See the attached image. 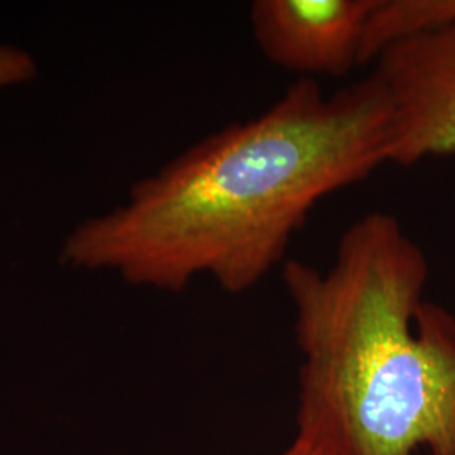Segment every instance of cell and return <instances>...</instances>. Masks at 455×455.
Listing matches in <instances>:
<instances>
[{"label": "cell", "mask_w": 455, "mask_h": 455, "mask_svg": "<svg viewBox=\"0 0 455 455\" xmlns=\"http://www.w3.org/2000/svg\"><path fill=\"white\" fill-rule=\"evenodd\" d=\"M388 127L373 73L331 95L299 78L268 110L214 132L139 180L124 206L75 228L61 263L167 292L197 275L248 292L287 261L323 199L387 164Z\"/></svg>", "instance_id": "obj_1"}, {"label": "cell", "mask_w": 455, "mask_h": 455, "mask_svg": "<svg viewBox=\"0 0 455 455\" xmlns=\"http://www.w3.org/2000/svg\"><path fill=\"white\" fill-rule=\"evenodd\" d=\"M422 248L385 212L323 270L282 265L299 366L297 439L327 455H455V317L423 299Z\"/></svg>", "instance_id": "obj_2"}, {"label": "cell", "mask_w": 455, "mask_h": 455, "mask_svg": "<svg viewBox=\"0 0 455 455\" xmlns=\"http://www.w3.org/2000/svg\"><path fill=\"white\" fill-rule=\"evenodd\" d=\"M373 63L390 103L387 164L455 156V20L393 43Z\"/></svg>", "instance_id": "obj_3"}, {"label": "cell", "mask_w": 455, "mask_h": 455, "mask_svg": "<svg viewBox=\"0 0 455 455\" xmlns=\"http://www.w3.org/2000/svg\"><path fill=\"white\" fill-rule=\"evenodd\" d=\"M378 0H255L251 34L261 54L282 69L341 78L364 65V39Z\"/></svg>", "instance_id": "obj_4"}, {"label": "cell", "mask_w": 455, "mask_h": 455, "mask_svg": "<svg viewBox=\"0 0 455 455\" xmlns=\"http://www.w3.org/2000/svg\"><path fill=\"white\" fill-rule=\"evenodd\" d=\"M36 75L34 58L26 49L0 46V88L29 82Z\"/></svg>", "instance_id": "obj_5"}, {"label": "cell", "mask_w": 455, "mask_h": 455, "mask_svg": "<svg viewBox=\"0 0 455 455\" xmlns=\"http://www.w3.org/2000/svg\"><path fill=\"white\" fill-rule=\"evenodd\" d=\"M280 455H327L324 451H321L319 447L312 445L309 442L302 439H293L289 449H285Z\"/></svg>", "instance_id": "obj_6"}]
</instances>
